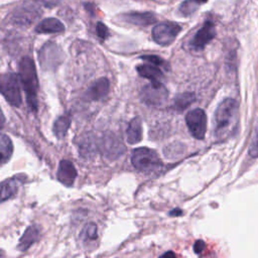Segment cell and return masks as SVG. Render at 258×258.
Returning a JSON list of instances; mask_svg holds the SVG:
<instances>
[{
  "instance_id": "obj_26",
  "label": "cell",
  "mask_w": 258,
  "mask_h": 258,
  "mask_svg": "<svg viewBox=\"0 0 258 258\" xmlns=\"http://www.w3.org/2000/svg\"><path fill=\"white\" fill-rule=\"evenodd\" d=\"M141 59L149 62V63H152L156 67H161V68H164V69H168V63L166 60H164L163 58H161L160 56L158 55H154V54H146V55H140L139 56Z\"/></svg>"
},
{
  "instance_id": "obj_33",
  "label": "cell",
  "mask_w": 258,
  "mask_h": 258,
  "mask_svg": "<svg viewBox=\"0 0 258 258\" xmlns=\"http://www.w3.org/2000/svg\"><path fill=\"white\" fill-rule=\"evenodd\" d=\"M208 0H196V2H198L200 5L201 4H204V3H206Z\"/></svg>"
},
{
  "instance_id": "obj_27",
  "label": "cell",
  "mask_w": 258,
  "mask_h": 258,
  "mask_svg": "<svg viewBox=\"0 0 258 258\" xmlns=\"http://www.w3.org/2000/svg\"><path fill=\"white\" fill-rule=\"evenodd\" d=\"M96 32H97V35L101 39H103V40H105L109 36V29H108V27L103 22H101V21L97 22Z\"/></svg>"
},
{
  "instance_id": "obj_28",
  "label": "cell",
  "mask_w": 258,
  "mask_h": 258,
  "mask_svg": "<svg viewBox=\"0 0 258 258\" xmlns=\"http://www.w3.org/2000/svg\"><path fill=\"white\" fill-rule=\"evenodd\" d=\"M249 154L253 158L258 157V132L255 134L249 145Z\"/></svg>"
},
{
  "instance_id": "obj_1",
  "label": "cell",
  "mask_w": 258,
  "mask_h": 258,
  "mask_svg": "<svg viewBox=\"0 0 258 258\" xmlns=\"http://www.w3.org/2000/svg\"><path fill=\"white\" fill-rule=\"evenodd\" d=\"M18 76L26 95L29 109L36 113L38 109L37 92L39 88L35 62L30 56H23L18 64Z\"/></svg>"
},
{
  "instance_id": "obj_21",
  "label": "cell",
  "mask_w": 258,
  "mask_h": 258,
  "mask_svg": "<svg viewBox=\"0 0 258 258\" xmlns=\"http://www.w3.org/2000/svg\"><path fill=\"white\" fill-rule=\"evenodd\" d=\"M71 122H72V118L69 114H66V115H62V116H59L53 123V127H52V130H53V133L54 135L56 136L57 139H62L70 126H71Z\"/></svg>"
},
{
  "instance_id": "obj_25",
  "label": "cell",
  "mask_w": 258,
  "mask_h": 258,
  "mask_svg": "<svg viewBox=\"0 0 258 258\" xmlns=\"http://www.w3.org/2000/svg\"><path fill=\"white\" fill-rule=\"evenodd\" d=\"M81 236L84 239H88V240H96L98 238V232H97V225L95 223H88L83 231Z\"/></svg>"
},
{
  "instance_id": "obj_5",
  "label": "cell",
  "mask_w": 258,
  "mask_h": 258,
  "mask_svg": "<svg viewBox=\"0 0 258 258\" xmlns=\"http://www.w3.org/2000/svg\"><path fill=\"white\" fill-rule=\"evenodd\" d=\"M0 94L13 107H19L22 102L18 78L14 73L0 74Z\"/></svg>"
},
{
  "instance_id": "obj_31",
  "label": "cell",
  "mask_w": 258,
  "mask_h": 258,
  "mask_svg": "<svg viewBox=\"0 0 258 258\" xmlns=\"http://www.w3.org/2000/svg\"><path fill=\"white\" fill-rule=\"evenodd\" d=\"M182 215V211L179 209H174L172 211L169 212V216H181Z\"/></svg>"
},
{
  "instance_id": "obj_7",
  "label": "cell",
  "mask_w": 258,
  "mask_h": 258,
  "mask_svg": "<svg viewBox=\"0 0 258 258\" xmlns=\"http://www.w3.org/2000/svg\"><path fill=\"white\" fill-rule=\"evenodd\" d=\"M140 97L148 106H160L167 100L168 91L162 83H150L142 88Z\"/></svg>"
},
{
  "instance_id": "obj_32",
  "label": "cell",
  "mask_w": 258,
  "mask_h": 258,
  "mask_svg": "<svg viewBox=\"0 0 258 258\" xmlns=\"http://www.w3.org/2000/svg\"><path fill=\"white\" fill-rule=\"evenodd\" d=\"M4 124H5V117H4V114H3V112L0 108V129L3 128Z\"/></svg>"
},
{
  "instance_id": "obj_11",
  "label": "cell",
  "mask_w": 258,
  "mask_h": 258,
  "mask_svg": "<svg viewBox=\"0 0 258 258\" xmlns=\"http://www.w3.org/2000/svg\"><path fill=\"white\" fill-rule=\"evenodd\" d=\"M24 180L21 175H15L0 182V204L14 198Z\"/></svg>"
},
{
  "instance_id": "obj_4",
  "label": "cell",
  "mask_w": 258,
  "mask_h": 258,
  "mask_svg": "<svg viewBox=\"0 0 258 258\" xmlns=\"http://www.w3.org/2000/svg\"><path fill=\"white\" fill-rule=\"evenodd\" d=\"M133 166L142 172H154L161 168L162 162L158 154L147 147H139L133 150L131 155Z\"/></svg>"
},
{
  "instance_id": "obj_20",
  "label": "cell",
  "mask_w": 258,
  "mask_h": 258,
  "mask_svg": "<svg viewBox=\"0 0 258 258\" xmlns=\"http://www.w3.org/2000/svg\"><path fill=\"white\" fill-rule=\"evenodd\" d=\"M98 151V146L93 136H86L79 145V152L83 158H92Z\"/></svg>"
},
{
  "instance_id": "obj_18",
  "label": "cell",
  "mask_w": 258,
  "mask_h": 258,
  "mask_svg": "<svg viewBox=\"0 0 258 258\" xmlns=\"http://www.w3.org/2000/svg\"><path fill=\"white\" fill-rule=\"evenodd\" d=\"M39 236H40V232L36 226L32 225V226L27 227L26 230L24 231L23 235L19 239L17 249L20 251H26L32 244H34L36 241H38Z\"/></svg>"
},
{
  "instance_id": "obj_16",
  "label": "cell",
  "mask_w": 258,
  "mask_h": 258,
  "mask_svg": "<svg viewBox=\"0 0 258 258\" xmlns=\"http://www.w3.org/2000/svg\"><path fill=\"white\" fill-rule=\"evenodd\" d=\"M64 25L60 20L54 17H47L41 20L35 27V31L40 34L61 33L64 31Z\"/></svg>"
},
{
  "instance_id": "obj_22",
  "label": "cell",
  "mask_w": 258,
  "mask_h": 258,
  "mask_svg": "<svg viewBox=\"0 0 258 258\" xmlns=\"http://www.w3.org/2000/svg\"><path fill=\"white\" fill-rule=\"evenodd\" d=\"M13 153V143L11 139L0 133V164L6 163Z\"/></svg>"
},
{
  "instance_id": "obj_9",
  "label": "cell",
  "mask_w": 258,
  "mask_h": 258,
  "mask_svg": "<svg viewBox=\"0 0 258 258\" xmlns=\"http://www.w3.org/2000/svg\"><path fill=\"white\" fill-rule=\"evenodd\" d=\"M217 34L216 26L214 23L207 21L205 24L198 30V32L194 35L192 39L190 40L191 48L196 50L204 49V47L215 38Z\"/></svg>"
},
{
  "instance_id": "obj_10",
  "label": "cell",
  "mask_w": 258,
  "mask_h": 258,
  "mask_svg": "<svg viewBox=\"0 0 258 258\" xmlns=\"http://www.w3.org/2000/svg\"><path fill=\"white\" fill-rule=\"evenodd\" d=\"M37 10L38 8L32 5L20 6L12 12L10 16V20L15 25H19V26L30 25L39 15V12Z\"/></svg>"
},
{
  "instance_id": "obj_24",
  "label": "cell",
  "mask_w": 258,
  "mask_h": 258,
  "mask_svg": "<svg viewBox=\"0 0 258 258\" xmlns=\"http://www.w3.org/2000/svg\"><path fill=\"white\" fill-rule=\"evenodd\" d=\"M199 5L200 4L196 2V0H185L179 5L178 11L183 16H189L198 9Z\"/></svg>"
},
{
  "instance_id": "obj_30",
  "label": "cell",
  "mask_w": 258,
  "mask_h": 258,
  "mask_svg": "<svg viewBox=\"0 0 258 258\" xmlns=\"http://www.w3.org/2000/svg\"><path fill=\"white\" fill-rule=\"evenodd\" d=\"M158 258H176V256H175V254H174V252H172V251H167V252H165L164 254H162L160 257H158Z\"/></svg>"
},
{
  "instance_id": "obj_6",
  "label": "cell",
  "mask_w": 258,
  "mask_h": 258,
  "mask_svg": "<svg viewBox=\"0 0 258 258\" xmlns=\"http://www.w3.org/2000/svg\"><path fill=\"white\" fill-rule=\"evenodd\" d=\"M180 30L181 26L175 22H162L152 28L151 35L157 44L166 46L174 41Z\"/></svg>"
},
{
  "instance_id": "obj_3",
  "label": "cell",
  "mask_w": 258,
  "mask_h": 258,
  "mask_svg": "<svg viewBox=\"0 0 258 258\" xmlns=\"http://www.w3.org/2000/svg\"><path fill=\"white\" fill-rule=\"evenodd\" d=\"M38 62L42 71L53 72L55 71L64 60L66 54L61 47L53 42H45L38 50Z\"/></svg>"
},
{
  "instance_id": "obj_12",
  "label": "cell",
  "mask_w": 258,
  "mask_h": 258,
  "mask_svg": "<svg viewBox=\"0 0 258 258\" xmlns=\"http://www.w3.org/2000/svg\"><path fill=\"white\" fill-rule=\"evenodd\" d=\"M121 19L127 23L138 25V26H148L156 23L157 18L152 12H139L133 11L124 13L121 16Z\"/></svg>"
},
{
  "instance_id": "obj_23",
  "label": "cell",
  "mask_w": 258,
  "mask_h": 258,
  "mask_svg": "<svg viewBox=\"0 0 258 258\" xmlns=\"http://www.w3.org/2000/svg\"><path fill=\"white\" fill-rule=\"evenodd\" d=\"M196 100V97L192 93H182L175 97L174 99V107L178 110H183L187 108L191 103H194Z\"/></svg>"
},
{
  "instance_id": "obj_19",
  "label": "cell",
  "mask_w": 258,
  "mask_h": 258,
  "mask_svg": "<svg viewBox=\"0 0 258 258\" xmlns=\"http://www.w3.org/2000/svg\"><path fill=\"white\" fill-rule=\"evenodd\" d=\"M142 139V121L139 117L133 118L126 130V141L129 144H136Z\"/></svg>"
},
{
  "instance_id": "obj_13",
  "label": "cell",
  "mask_w": 258,
  "mask_h": 258,
  "mask_svg": "<svg viewBox=\"0 0 258 258\" xmlns=\"http://www.w3.org/2000/svg\"><path fill=\"white\" fill-rule=\"evenodd\" d=\"M102 147L105 156L110 159L118 158V156H120L125 150V146L122 141L113 134H109L104 138Z\"/></svg>"
},
{
  "instance_id": "obj_17",
  "label": "cell",
  "mask_w": 258,
  "mask_h": 258,
  "mask_svg": "<svg viewBox=\"0 0 258 258\" xmlns=\"http://www.w3.org/2000/svg\"><path fill=\"white\" fill-rule=\"evenodd\" d=\"M136 71L140 77L148 79L151 83H161V80L163 79L161 70L152 63L140 64L136 67Z\"/></svg>"
},
{
  "instance_id": "obj_29",
  "label": "cell",
  "mask_w": 258,
  "mask_h": 258,
  "mask_svg": "<svg viewBox=\"0 0 258 258\" xmlns=\"http://www.w3.org/2000/svg\"><path fill=\"white\" fill-rule=\"evenodd\" d=\"M205 249V242L203 240H198L196 241V243L194 244V251L197 254L202 253V251Z\"/></svg>"
},
{
  "instance_id": "obj_2",
  "label": "cell",
  "mask_w": 258,
  "mask_h": 258,
  "mask_svg": "<svg viewBox=\"0 0 258 258\" xmlns=\"http://www.w3.org/2000/svg\"><path fill=\"white\" fill-rule=\"evenodd\" d=\"M238 113V104L232 98L223 100L214 115V129L217 136H226L232 130Z\"/></svg>"
},
{
  "instance_id": "obj_15",
  "label": "cell",
  "mask_w": 258,
  "mask_h": 258,
  "mask_svg": "<svg viewBox=\"0 0 258 258\" xmlns=\"http://www.w3.org/2000/svg\"><path fill=\"white\" fill-rule=\"evenodd\" d=\"M110 89V82L106 77L93 82L86 92V97L92 101H98L107 96Z\"/></svg>"
},
{
  "instance_id": "obj_14",
  "label": "cell",
  "mask_w": 258,
  "mask_h": 258,
  "mask_svg": "<svg viewBox=\"0 0 258 258\" xmlns=\"http://www.w3.org/2000/svg\"><path fill=\"white\" fill-rule=\"evenodd\" d=\"M57 180L66 186H72L77 177V169L72 161L61 160L58 164L56 172Z\"/></svg>"
},
{
  "instance_id": "obj_8",
  "label": "cell",
  "mask_w": 258,
  "mask_h": 258,
  "mask_svg": "<svg viewBox=\"0 0 258 258\" xmlns=\"http://www.w3.org/2000/svg\"><path fill=\"white\" fill-rule=\"evenodd\" d=\"M185 123L190 134L199 140L205 138L207 131V115L204 110L197 108L185 115Z\"/></svg>"
}]
</instances>
